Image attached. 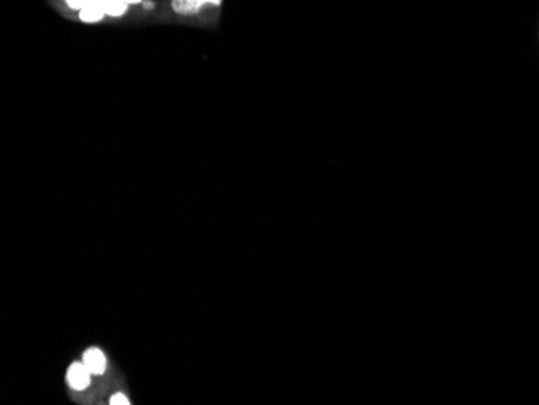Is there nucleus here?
Listing matches in <instances>:
<instances>
[{"label": "nucleus", "instance_id": "obj_1", "mask_svg": "<svg viewBox=\"0 0 539 405\" xmlns=\"http://www.w3.org/2000/svg\"><path fill=\"white\" fill-rule=\"evenodd\" d=\"M92 373L87 370V367L82 362L71 363L67 373V381L71 391L75 392H85L91 386Z\"/></svg>", "mask_w": 539, "mask_h": 405}, {"label": "nucleus", "instance_id": "obj_2", "mask_svg": "<svg viewBox=\"0 0 539 405\" xmlns=\"http://www.w3.org/2000/svg\"><path fill=\"white\" fill-rule=\"evenodd\" d=\"M82 363H85L87 370L92 373V377H104L107 367H109L105 354L97 347H91L86 350L85 355H82Z\"/></svg>", "mask_w": 539, "mask_h": 405}, {"label": "nucleus", "instance_id": "obj_3", "mask_svg": "<svg viewBox=\"0 0 539 405\" xmlns=\"http://www.w3.org/2000/svg\"><path fill=\"white\" fill-rule=\"evenodd\" d=\"M223 0H173L171 2V9L175 14L178 15H196L199 14V10L203 7V5L210 4V5H221Z\"/></svg>", "mask_w": 539, "mask_h": 405}, {"label": "nucleus", "instance_id": "obj_4", "mask_svg": "<svg viewBox=\"0 0 539 405\" xmlns=\"http://www.w3.org/2000/svg\"><path fill=\"white\" fill-rule=\"evenodd\" d=\"M107 15L105 0H87L85 7L80 11L81 21L85 23H95L100 21Z\"/></svg>", "mask_w": 539, "mask_h": 405}, {"label": "nucleus", "instance_id": "obj_5", "mask_svg": "<svg viewBox=\"0 0 539 405\" xmlns=\"http://www.w3.org/2000/svg\"><path fill=\"white\" fill-rule=\"evenodd\" d=\"M105 9L109 16H123L128 11L127 0H105Z\"/></svg>", "mask_w": 539, "mask_h": 405}, {"label": "nucleus", "instance_id": "obj_6", "mask_svg": "<svg viewBox=\"0 0 539 405\" xmlns=\"http://www.w3.org/2000/svg\"><path fill=\"white\" fill-rule=\"evenodd\" d=\"M110 404L113 405H124V404H129V399L123 394V392H117V394H113L110 397Z\"/></svg>", "mask_w": 539, "mask_h": 405}, {"label": "nucleus", "instance_id": "obj_7", "mask_svg": "<svg viewBox=\"0 0 539 405\" xmlns=\"http://www.w3.org/2000/svg\"><path fill=\"white\" fill-rule=\"evenodd\" d=\"M65 2H67V5H68L70 9H73V10H81V9L86 5L87 0H65Z\"/></svg>", "mask_w": 539, "mask_h": 405}, {"label": "nucleus", "instance_id": "obj_8", "mask_svg": "<svg viewBox=\"0 0 539 405\" xmlns=\"http://www.w3.org/2000/svg\"><path fill=\"white\" fill-rule=\"evenodd\" d=\"M142 7L146 9V10H152V9L155 7V4L151 2V0H144V2H142Z\"/></svg>", "mask_w": 539, "mask_h": 405}, {"label": "nucleus", "instance_id": "obj_9", "mask_svg": "<svg viewBox=\"0 0 539 405\" xmlns=\"http://www.w3.org/2000/svg\"><path fill=\"white\" fill-rule=\"evenodd\" d=\"M127 2H128V4H142L144 0H127Z\"/></svg>", "mask_w": 539, "mask_h": 405}]
</instances>
